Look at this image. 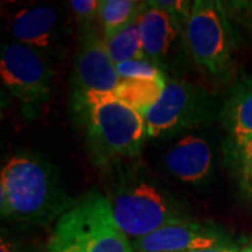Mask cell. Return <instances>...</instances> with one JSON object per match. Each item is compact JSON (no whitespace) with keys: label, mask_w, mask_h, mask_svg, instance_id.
I'll use <instances>...</instances> for the list:
<instances>
[{"label":"cell","mask_w":252,"mask_h":252,"mask_svg":"<svg viewBox=\"0 0 252 252\" xmlns=\"http://www.w3.org/2000/svg\"><path fill=\"white\" fill-rule=\"evenodd\" d=\"M219 117L228 132V137H252V74L233 87Z\"/></svg>","instance_id":"13"},{"label":"cell","mask_w":252,"mask_h":252,"mask_svg":"<svg viewBox=\"0 0 252 252\" xmlns=\"http://www.w3.org/2000/svg\"><path fill=\"white\" fill-rule=\"evenodd\" d=\"M224 162L244 196L252 202V137H227Z\"/></svg>","instance_id":"15"},{"label":"cell","mask_w":252,"mask_h":252,"mask_svg":"<svg viewBox=\"0 0 252 252\" xmlns=\"http://www.w3.org/2000/svg\"><path fill=\"white\" fill-rule=\"evenodd\" d=\"M140 13L127 26L119 30L115 35L105 39L109 55L115 64H121L127 61L146 59L140 32Z\"/></svg>","instance_id":"16"},{"label":"cell","mask_w":252,"mask_h":252,"mask_svg":"<svg viewBox=\"0 0 252 252\" xmlns=\"http://www.w3.org/2000/svg\"><path fill=\"white\" fill-rule=\"evenodd\" d=\"M230 241L219 227L192 219L172 223L152 234L132 240L135 252H190Z\"/></svg>","instance_id":"10"},{"label":"cell","mask_w":252,"mask_h":252,"mask_svg":"<svg viewBox=\"0 0 252 252\" xmlns=\"http://www.w3.org/2000/svg\"><path fill=\"white\" fill-rule=\"evenodd\" d=\"M154 6L160 7L164 11H167L175 21H178L185 27L187 21H188L190 10H192V3L190 1H184V0H174V1H152Z\"/></svg>","instance_id":"20"},{"label":"cell","mask_w":252,"mask_h":252,"mask_svg":"<svg viewBox=\"0 0 252 252\" xmlns=\"http://www.w3.org/2000/svg\"><path fill=\"white\" fill-rule=\"evenodd\" d=\"M121 80H154L164 73L147 59H136L117 64Z\"/></svg>","instance_id":"18"},{"label":"cell","mask_w":252,"mask_h":252,"mask_svg":"<svg viewBox=\"0 0 252 252\" xmlns=\"http://www.w3.org/2000/svg\"><path fill=\"white\" fill-rule=\"evenodd\" d=\"M107 198L119 228L132 240L190 219L188 209L171 192L146 178H124Z\"/></svg>","instance_id":"4"},{"label":"cell","mask_w":252,"mask_h":252,"mask_svg":"<svg viewBox=\"0 0 252 252\" xmlns=\"http://www.w3.org/2000/svg\"><path fill=\"white\" fill-rule=\"evenodd\" d=\"M167 83L168 81L165 74L154 80H121L112 94L119 101L146 118L149 111L161 98Z\"/></svg>","instance_id":"14"},{"label":"cell","mask_w":252,"mask_h":252,"mask_svg":"<svg viewBox=\"0 0 252 252\" xmlns=\"http://www.w3.org/2000/svg\"><path fill=\"white\" fill-rule=\"evenodd\" d=\"M164 167L182 182H203L213 168L212 147L202 136L185 135L165 152Z\"/></svg>","instance_id":"12"},{"label":"cell","mask_w":252,"mask_h":252,"mask_svg":"<svg viewBox=\"0 0 252 252\" xmlns=\"http://www.w3.org/2000/svg\"><path fill=\"white\" fill-rule=\"evenodd\" d=\"M48 252H135L105 193L91 189L56 220Z\"/></svg>","instance_id":"3"},{"label":"cell","mask_w":252,"mask_h":252,"mask_svg":"<svg viewBox=\"0 0 252 252\" xmlns=\"http://www.w3.org/2000/svg\"><path fill=\"white\" fill-rule=\"evenodd\" d=\"M1 252H14L11 245L9 243H6L4 240H1Z\"/></svg>","instance_id":"22"},{"label":"cell","mask_w":252,"mask_h":252,"mask_svg":"<svg viewBox=\"0 0 252 252\" xmlns=\"http://www.w3.org/2000/svg\"><path fill=\"white\" fill-rule=\"evenodd\" d=\"M238 252H252V243L247 244V245L243 247V248H241Z\"/></svg>","instance_id":"23"},{"label":"cell","mask_w":252,"mask_h":252,"mask_svg":"<svg viewBox=\"0 0 252 252\" xmlns=\"http://www.w3.org/2000/svg\"><path fill=\"white\" fill-rule=\"evenodd\" d=\"M215 115V101L210 93L185 80L167 83L161 98L146 115L147 137L178 133L185 129L210 122Z\"/></svg>","instance_id":"7"},{"label":"cell","mask_w":252,"mask_h":252,"mask_svg":"<svg viewBox=\"0 0 252 252\" xmlns=\"http://www.w3.org/2000/svg\"><path fill=\"white\" fill-rule=\"evenodd\" d=\"M184 34L188 55L199 69L216 80L231 76L237 41L223 3L193 1Z\"/></svg>","instance_id":"5"},{"label":"cell","mask_w":252,"mask_h":252,"mask_svg":"<svg viewBox=\"0 0 252 252\" xmlns=\"http://www.w3.org/2000/svg\"><path fill=\"white\" fill-rule=\"evenodd\" d=\"M240 250L235 247L231 241H227L224 244H220L216 247L212 248H205V250H198V251H190V252H238Z\"/></svg>","instance_id":"21"},{"label":"cell","mask_w":252,"mask_h":252,"mask_svg":"<svg viewBox=\"0 0 252 252\" xmlns=\"http://www.w3.org/2000/svg\"><path fill=\"white\" fill-rule=\"evenodd\" d=\"M99 1L101 0H72L67 3L79 24V30L94 27L95 20H98Z\"/></svg>","instance_id":"19"},{"label":"cell","mask_w":252,"mask_h":252,"mask_svg":"<svg viewBox=\"0 0 252 252\" xmlns=\"http://www.w3.org/2000/svg\"><path fill=\"white\" fill-rule=\"evenodd\" d=\"M0 76L27 118L36 117L52 99L55 70L48 55L35 48L7 42L1 46Z\"/></svg>","instance_id":"6"},{"label":"cell","mask_w":252,"mask_h":252,"mask_svg":"<svg viewBox=\"0 0 252 252\" xmlns=\"http://www.w3.org/2000/svg\"><path fill=\"white\" fill-rule=\"evenodd\" d=\"M184 26L152 1H146L140 13V32L144 58L164 74L180 62L185 44Z\"/></svg>","instance_id":"9"},{"label":"cell","mask_w":252,"mask_h":252,"mask_svg":"<svg viewBox=\"0 0 252 252\" xmlns=\"http://www.w3.org/2000/svg\"><path fill=\"white\" fill-rule=\"evenodd\" d=\"M51 162L35 154L10 157L0 174V212L18 223L48 224L74 205Z\"/></svg>","instance_id":"2"},{"label":"cell","mask_w":252,"mask_h":252,"mask_svg":"<svg viewBox=\"0 0 252 252\" xmlns=\"http://www.w3.org/2000/svg\"><path fill=\"white\" fill-rule=\"evenodd\" d=\"M62 10L54 6H31L18 10L10 21L9 31L16 42L49 52L64 34Z\"/></svg>","instance_id":"11"},{"label":"cell","mask_w":252,"mask_h":252,"mask_svg":"<svg viewBox=\"0 0 252 252\" xmlns=\"http://www.w3.org/2000/svg\"><path fill=\"white\" fill-rule=\"evenodd\" d=\"M79 31V44L73 62L72 95L112 93L121 83V77L104 36L94 27Z\"/></svg>","instance_id":"8"},{"label":"cell","mask_w":252,"mask_h":252,"mask_svg":"<svg viewBox=\"0 0 252 252\" xmlns=\"http://www.w3.org/2000/svg\"><path fill=\"white\" fill-rule=\"evenodd\" d=\"M144 3L135 0H101L98 23L104 39L115 35L142 11Z\"/></svg>","instance_id":"17"},{"label":"cell","mask_w":252,"mask_h":252,"mask_svg":"<svg viewBox=\"0 0 252 252\" xmlns=\"http://www.w3.org/2000/svg\"><path fill=\"white\" fill-rule=\"evenodd\" d=\"M74 119L83 129L86 147L93 162L112 168L142 153L146 121L112 93L72 95Z\"/></svg>","instance_id":"1"}]
</instances>
